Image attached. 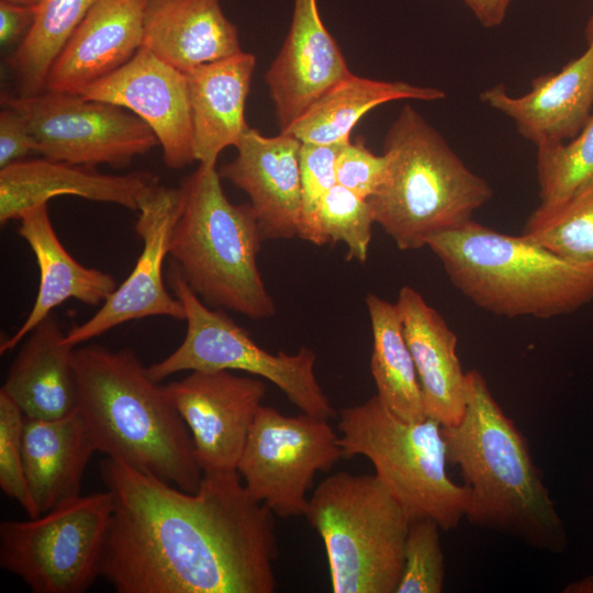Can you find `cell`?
I'll return each mask as SVG.
<instances>
[{
  "instance_id": "1",
  "label": "cell",
  "mask_w": 593,
  "mask_h": 593,
  "mask_svg": "<svg viewBox=\"0 0 593 593\" xmlns=\"http://www.w3.org/2000/svg\"><path fill=\"white\" fill-rule=\"evenodd\" d=\"M113 508L100 575L118 593H272L275 514L238 471L203 474L190 493L107 457Z\"/></svg>"
},
{
  "instance_id": "2",
  "label": "cell",
  "mask_w": 593,
  "mask_h": 593,
  "mask_svg": "<svg viewBox=\"0 0 593 593\" xmlns=\"http://www.w3.org/2000/svg\"><path fill=\"white\" fill-rule=\"evenodd\" d=\"M466 395L461 421L441 426V433L447 460L460 468L470 490L467 519L534 548L563 552L566 528L526 438L475 369L466 372Z\"/></svg>"
},
{
  "instance_id": "3",
  "label": "cell",
  "mask_w": 593,
  "mask_h": 593,
  "mask_svg": "<svg viewBox=\"0 0 593 593\" xmlns=\"http://www.w3.org/2000/svg\"><path fill=\"white\" fill-rule=\"evenodd\" d=\"M77 411L97 451L194 493L203 479L188 426L130 348L74 350Z\"/></svg>"
},
{
  "instance_id": "4",
  "label": "cell",
  "mask_w": 593,
  "mask_h": 593,
  "mask_svg": "<svg viewBox=\"0 0 593 593\" xmlns=\"http://www.w3.org/2000/svg\"><path fill=\"white\" fill-rule=\"evenodd\" d=\"M427 246L457 290L500 316L550 318L593 300V266L567 260L523 234L471 220L432 237Z\"/></svg>"
},
{
  "instance_id": "5",
  "label": "cell",
  "mask_w": 593,
  "mask_h": 593,
  "mask_svg": "<svg viewBox=\"0 0 593 593\" xmlns=\"http://www.w3.org/2000/svg\"><path fill=\"white\" fill-rule=\"evenodd\" d=\"M383 145L388 177L368 202L374 222L401 250L422 248L432 237L465 225L492 198L490 184L410 104L401 109Z\"/></svg>"
},
{
  "instance_id": "6",
  "label": "cell",
  "mask_w": 593,
  "mask_h": 593,
  "mask_svg": "<svg viewBox=\"0 0 593 593\" xmlns=\"http://www.w3.org/2000/svg\"><path fill=\"white\" fill-rule=\"evenodd\" d=\"M182 199L169 240L172 261L210 305L253 320L275 314L257 267L264 238L250 204H233L215 166L199 165L180 186Z\"/></svg>"
},
{
  "instance_id": "7",
  "label": "cell",
  "mask_w": 593,
  "mask_h": 593,
  "mask_svg": "<svg viewBox=\"0 0 593 593\" xmlns=\"http://www.w3.org/2000/svg\"><path fill=\"white\" fill-rule=\"evenodd\" d=\"M304 516L324 542L334 593H395L411 519L376 474L326 477Z\"/></svg>"
},
{
  "instance_id": "8",
  "label": "cell",
  "mask_w": 593,
  "mask_h": 593,
  "mask_svg": "<svg viewBox=\"0 0 593 593\" xmlns=\"http://www.w3.org/2000/svg\"><path fill=\"white\" fill-rule=\"evenodd\" d=\"M337 427L343 458H368L411 521L428 517L449 530L466 517L470 490L448 477L446 444L437 421L403 419L376 394L342 409Z\"/></svg>"
},
{
  "instance_id": "9",
  "label": "cell",
  "mask_w": 593,
  "mask_h": 593,
  "mask_svg": "<svg viewBox=\"0 0 593 593\" xmlns=\"http://www.w3.org/2000/svg\"><path fill=\"white\" fill-rule=\"evenodd\" d=\"M167 282L186 311L187 331L181 345L165 359L146 368L159 382L180 371L239 370L269 380L302 413L322 418L337 415L315 374V353L302 347L296 354L265 350L220 310L206 306L171 260Z\"/></svg>"
},
{
  "instance_id": "10",
  "label": "cell",
  "mask_w": 593,
  "mask_h": 593,
  "mask_svg": "<svg viewBox=\"0 0 593 593\" xmlns=\"http://www.w3.org/2000/svg\"><path fill=\"white\" fill-rule=\"evenodd\" d=\"M112 494L65 502L26 521L0 524V566L34 593H83L100 575Z\"/></svg>"
},
{
  "instance_id": "11",
  "label": "cell",
  "mask_w": 593,
  "mask_h": 593,
  "mask_svg": "<svg viewBox=\"0 0 593 593\" xmlns=\"http://www.w3.org/2000/svg\"><path fill=\"white\" fill-rule=\"evenodd\" d=\"M343 458L328 419L302 413L286 416L261 405L249 430L237 471L248 493L275 515L304 516L315 474Z\"/></svg>"
},
{
  "instance_id": "12",
  "label": "cell",
  "mask_w": 593,
  "mask_h": 593,
  "mask_svg": "<svg viewBox=\"0 0 593 593\" xmlns=\"http://www.w3.org/2000/svg\"><path fill=\"white\" fill-rule=\"evenodd\" d=\"M1 104L22 115L38 153L53 160L123 168L159 144L133 112L82 94L48 90L33 96L3 93Z\"/></svg>"
},
{
  "instance_id": "13",
  "label": "cell",
  "mask_w": 593,
  "mask_h": 593,
  "mask_svg": "<svg viewBox=\"0 0 593 593\" xmlns=\"http://www.w3.org/2000/svg\"><path fill=\"white\" fill-rule=\"evenodd\" d=\"M164 388L190 430L203 474L237 471L265 383L231 370L191 371Z\"/></svg>"
},
{
  "instance_id": "14",
  "label": "cell",
  "mask_w": 593,
  "mask_h": 593,
  "mask_svg": "<svg viewBox=\"0 0 593 593\" xmlns=\"http://www.w3.org/2000/svg\"><path fill=\"white\" fill-rule=\"evenodd\" d=\"M180 188L157 184L143 198L135 232L143 242L142 253L130 276L88 321L66 332L72 347L98 337L123 323L148 316L186 320L182 303L166 289L163 266L181 208Z\"/></svg>"
},
{
  "instance_id": "15",
  "label": "cell",
  "mask_w": 593,
  "mask_h": 593,
  "mask_svg": "<svg viewBox=\"0 0 593 593\" xmlns=\"http://www.w3.org/2000/svg\"><path fill=\"white\" fill-rule=\"evenodd\" d=\"M80 94L142 119L156 135L167 167L180 169L195 160L186 75L147 48L141 47L123 67Z\"/></svg>"
},
{
  "instance_id": "16",
  "label": "cell",
  "mask_w": 593,
  "mask_h": 593,
  "mask_svg": "<svg viewBox=\"0 0 593 593\" xmlns=\"http://www.w3.org/2000/svg\"><path fill=\"white\" fill-rule=\"evenodd\" d=\"M349 74L339 46L323 23L317 0H293L288 34L265 74L280 132Z\"/></svg>"
},
{
  "instance_id": "17",
  "label": "cell",
  "mask_w": 593,
  "mask_h": 593,
  "mask_svg": "<svg viewBox=\"0 0 593 593\" xmlns=\"http://www.w3.org/2000/svg\"><path fill=\"white\" fill-rule=\"evenodd\" d=\"M301 141L280 132L262 135L248 126L237 144V156L220 177L247 193L264 240L298 236L301 220Z\"/></svg>"
},
{
  "instance_id": "18",
  "label": "cell",
  "mask_w": 593,
  "mask_h": 593,
  "mask_svg": "<svg viewBox=\"0 0 593 593\" xmlns=\"http://www.w3.org/2000/svg\"><path fill=\"white\" fill-rule=\"evenodd\" d=\"M480 98L512 119L518 133L536 147L573 138L593 114V35L580 56L559 72L535 78L527 93L514 97L496 85Z\"/></svg>"
},
{
  "instance_id": "19",
  "label": "cell",
  "mask_w": 593,
  "mask_h": 593,
  "mask_svg": "<svg viewBox=\"0 0 593 593\" xmlns=\"http://www.w3.org/2000/svg\"><path fill=\"white\" fill-rule=\"evenodd\" d=\"M158 183V177L148 171L107 175L46 157L22 159L0 169V223L20 220L26 211L64 194L138 211L143 198Z\"/></svg>"
},
{
  "instance_id": "20",
  "label": "cell",
  "mask_w": 593,
  "mask_h": 593,
  "mask_svg": "<svg viewBox=\"0 0 593 593\" xmlns=\"http://www.w3.org/2000/svg\"><path fill=\"white\" fill-rule=\"evenodd\" d=\"M146 0H98L56 57L45 90L80 94L128 63L143 43Z\"/></svg>"
},
{
  "instance_id": "21",
  "label": "cell",
  "mask_w": 593,
  "mask_h": 593,
  "mask_svg": "<svg viewBox=\"0 0 593 593\" xmlns=\"http://www.w3.org/2000/svg\"><path fill=\"white\" fill-rule=\"evenodd\" d=\"M411 351L427 417L441 426L458 424L466 410V372L457 336L444 317L412 287L395 303Z\"/></svg>"
},
{
  "instance_id": "22",
  "label": "cell",
  "mask_w": 593,
  "mask_h": 593,
  "mask_svg": "<svg viewBox=\"0 0 593 593\" xmlns=\"http://www.w3.org/2000/svg\"><path fill=\"white\" fill-rule=\"evenodd\" d=\"M142 47L182 72L243 51L220 0H146Z\"/></svg>"
},
{
  "instance_id": "23",
  "label": "cell",
  "mask_w": 593,
  "mask_h": 593,
  "mask_svg": "<svg viewBox=\"0 0 593 593\" xmlns=\"http://www.w3.org/2000/svg\"><path fill=\"white\" fill-rule=\"evenodd\" d=\"M18 233L35 256L40 269V284L33 307L25 321L11 337L1 340V354L23 342L31 331L64 301L76 299L96 306L103 303L118 288L111 275L80 265L64 248L52 225L47 203L23 213Z\"/></svg>"
},
{
  "instance_id": "24",
  "label": "cell",
  "mask_w": 593,
  "mask_h": 593,
  "mask_svg": "<svg viewBox=\"0 0 593 593\" xmlns=\"http://www.w3.org/2000/svg\"><path fill=\"white\" fill-rule=\"evenodd\" d=\"M256 57L238 54L200 65L187 72L195 160L215 166L219 155L237 146L248 127L245 104Z\"/></svg>"
},
{
  "instance_id": "25",
  "label": "cell",
  "mask_w": 593,
  "mask_h": 593,
  "mask_svg": "<svg viewBox=\"0 0 593 593\" xmlns=\"http://www.w3.org/2000/svg\"><path fill=\"white\" fill-rule=\"evenodd\" d=\"M23 339L0 392L25 417L57 419L77 411L75 347L51 313Z\"/></svg>"
},
{
  "instance_id": "26",
  "label": "cell",
  "mask_w": 593,
  "mask_h": 593,
  "mask_svg": "<svg viewBox=\"0 0 593 593\" xmlns=\"http://www.w3.org/2000/svg\"><path fill=\"white\" fill-rule=\"evenodd\" d=\"M22 450L40 515L80 495L85 469L97 451L78 411L57 419L24 416Z\"/></svg>"
},
{
  "instance_id": "27",
  "label": "cell",
  "mask_w": 593,
  "mask_h": 593,
  "mask_svg": "<svg viewBox=\"0 0 593 593\" xmlns=\"http://www.w3.org/2000/svg\"><path fill=\"white\" fill-rule=\"evenodd\" d=\"M445 92L404 81H383L349 74L320 97L284 133L302 143L340 144L376 107L396 100L436 101Z\"/></svg>"
},
{
  "instance_id": "28",
  "label": "cell",
  "mask_w": 593,
  "mask_h": 593,
  "mask_svg": "<svg viewBox=\"0 0 593 593\" xmlns=\"http://www.w3.org/2000/svg\"><path fill=\"white\" fill-rule=\"evenodd\" d=\"M366 304L372 331L370 370L377 396L403 419L427 418L396 305L371 293L366 296Z\"/></svg>"
},
{
  "instance_id": "29",
  "label": "cell",
  "mask_w": 593,
  "mask_h": 593,
  "mask_svg": "<svg viewBox=\"0 0 593 593\" xmlns=\"http://www.w3.org/2000/svg\"><path fill=\"white\" fill-rule=\"evenodd\" d=\"M97 1H41L32 27L8 58L20 96L45 91L53 63Z\"/></svg>"
},
{
  "instance_id": "30",
  "label": "cell",
  "mask_w": 593,
  "mask_h": 593,
  "mask_svg": "<svg viewBox=\"0 0 593 593\" xmlns=\"http://www.w3.org/2000/svg\"><path fill=\"white\" fill-rule=\"evenodd\" d=\"M522 234L567 260L593 266V182L560 204L539 205Z\"/></svg>"
},
{
  "instance_id": "31",
  "label": "cell",
  "mask_w": 593,
  "mask_h": 593,
  "mask_svg": "<svg viewBox=\"0 0 593 593\" xmlns=\"http://www.w3.org/2000/svg\"><path fill=\"white\" fill-rule=\"evenodd\" d=\"M540 206L560 204L593 182V114L569 143L537 147Z\"/></svg>"
},
{
  "instance_id": "32",
  "label": "cell",
  "mask_w": 593,
  "mask_h": 593,
  "mask_svg": "<svg viewBox=\"0 0 593 593\" xmlns=\"http://www.w3.org/2000/svg\"><path fill=\"white\" fill-rule=\"evenodd\" d=\"M373 223L368 200L335 184L318 205L311 243L321 246L340 242L347 247L348 260L363 264L368 258Z\"/></svg>"
},
{
  "instance_id": "33",
  "label": "cell",
  "mask_w": 593,
  "mask_h": 593,
  "mask_svg": "<svg viewBox=\"0 0 593 593\" xmlns=\"http://www.w3.org/2000/svg\"><path fill=\"white\" fill-rule=\"evenodd\" d=\"M432 518H416L410 523L404 567L395 593H440L445 582V559L439 530Z\"/></svg>"
},
{
  "instance_id": "34",
  "label": "cell",
  "mask_w": 593,
  "mask_h": 593,
  "mask_svg": "<svg viewBox=\"0 0 593 593\" xmlns=\"http://www.w3.org/2000/svg\"><path fill=\"white\" fill-rule=\"evenodd\" d=\"M24 414L0 392V488L18 502L30 518L40 516L31 495L23 463L22 433Z\"/></svg>"
},
{
  "instance_id": "35",
  "label": "cell",
  "mask_w": 593,
  "mask_h": 593,
  "mask_svg": "<svg viewBox=\"0 0 593 593\" xmlns=\"http://www.w3.org/2000/svg\"><path fill=\"white\" fill-rule=\"evenodd\" d=\"M344 144L301 142L299 161L302 206L298 236L306 242H312L314 220L322 199L337 184L336 160Z\"/></svg>"
},
{
  "instance_id": "36",
  "label": "cell",
  "mask_w": 593,
  "mask_h": 593,
  "mask_svg": "<svg viewBox=\"0 0 593 593\" xmlns=\"http://www.w3.org/2000/svg\"><path fill=\"white\" fill-rule=\"evenodd\" d=\"M389 172V158L376 155L362 142H347L336 160L337 184L368 200L383 184Z\"/></svg>"
},
{
  "instance_id": "37",
  "label": "cell",
  "mask_w": 593,
  "mask_h": 593,
  "mask_svg": "<svg viewBox=\"0 0 593 593\" xmlns=\"http://www.w3.org/2000/svg\"><path fill=\"white\" fill-rule=\"evenodd\" d=\"M37 144L22 115L12 108L0 112V169L22 160Z\"/></svg>"
},
{
  "instance_id": "38",
  "label": "cell",
  "mask_w": 593,
  "mask_h": 593,
  "mask_svg": "<svg viewBox=\"0 0 593 593\" xmlns=\"http://www.w3.org/2000/svg\"><path fill=\"white\" fill-rule=\"evenodd\" d=\"M37 7H27L0 0V43L11 45L26 36L32 27Z\"/></svg>"
},
{
  "instance_id": "39",
  "label": "cell",
  "mask_w": 593,
  "mask_h": 593,
  "mask_svg": "<svg viewBox=\"0 0 593 593\" xmlns=\"http://www.w3.org/2000/svg\"><path fill=\"white\" fill-rule=\"evenodd\" d=\"M485 27H495L502 24L512 0H462Z\"/></svg>"
},
{
  "instance_id": "40",
  "label": "cell",
  "mask_w": 593,
  "mask_h": 593,
  "mask_svg": "<svg viewBox=\"0 0 593 593\" xmlns=\"http://www.w3.org/2000/svg\"><path fill=\"white\" fill-rule=\"evenodd\" d=\"M564 592L593 593V575L573 582L564 590Z\"/></svg>"
},
{
  "instance_id": "41",
  "label": "cell",
  "mask_w": 593,
  "mask_h": 593,
  "mask_svg": "<svg viewBox=\"0 0 593 593\" xmlns=\"http://www.w3.org/2000/svg\"><path fill=\"white\" fill-rule=\"evenodd\" d=\"M11 3L27 5V7H38L42 0H4Z\"/></svg>"
},
{
  "instance_id": "42",
  "label": "cell",
  "mask_w": 593,
  "mask_h": 593,
  "mask_svg": "<svg viewBox=\"0 0 593 593\" xmlns=\"http://www.w3.org/2000/svg\"><path fill=\"white\" fill-rule=\"evenodd\" d=\"M593 35V13L591 18L589 19L588 26H586V38L591 37Z\"/></svg>"
}]
</instances>
